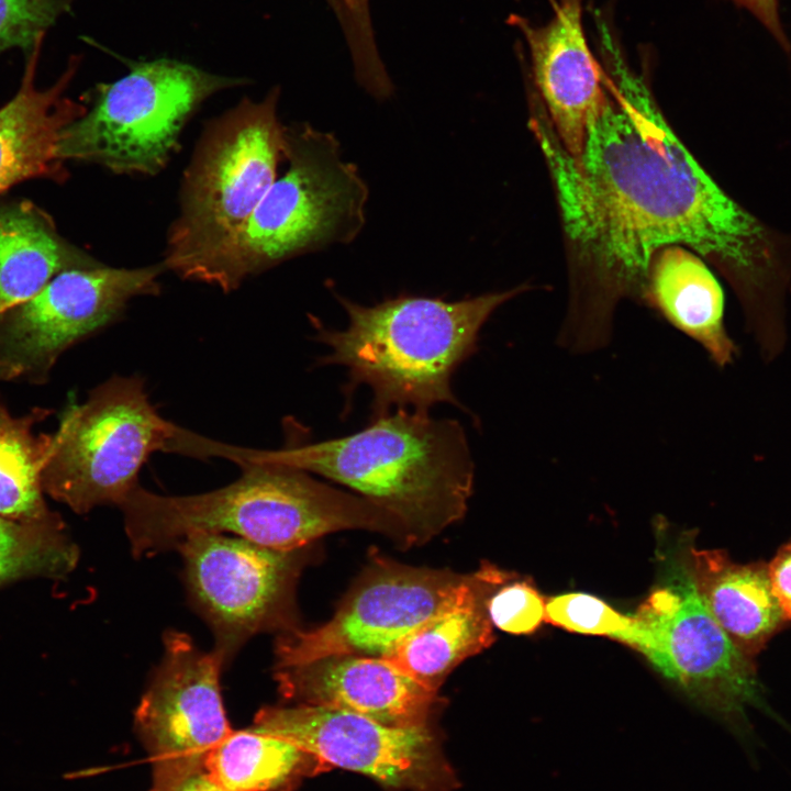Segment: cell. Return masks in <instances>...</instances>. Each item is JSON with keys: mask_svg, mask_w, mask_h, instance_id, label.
<instances>
[{"mask_svg": "<svg viewBox=\"0 0 791 791\" xmlns=\"http://www.w3.org/2000/svg\"><path fill=\"white\" fill-rule=\"evenodd\" d=\"M610 74L608 98L580 155L557 140L542 145L566 231L594 268L580 313L611 326L620 298H644L654 255L679 245L721 271L748 330H776L791 289V232L769 225L718 186L670 129L640 77L621 60L612 62Z\"/></svg>", "mask_w": 791, "mask_h": 791, "instance_id": "obj_1", "label": "cell"}, {"mask_svg": "<svg viewBox=\"0 0 791 791\" xmlns=\"http://www.w3.org/2000/svg\"><path fill=\"white\" fill-rule=\"evenodd\" d=\"M200 439L197 457L226 458L239 466L241 476L216 490L189 495H163L136 486L119 505L133 556L175 549L194 533H229L282 550L350 528L401 534L391 515L361 497L263 458L254 448Z\"/></svg>", "mask_w": 791, "mask_h": 791, "instance_id": "obj_2", "label": "cell"}, {"mask_svg": "<svg viewBox=\"0 0 791 791\" xmlns=\"http://www.w3.org/2000/svg\"><path fill=\"white\" fill-rule=\"evenodd\" d=\"M526 288L457 301L402 293L374 305L336 294L348 324L330 330L313 317L315 339L330 348L317 363L346 367L349 392L359 385L370 388L371 419L393 408L430 414L438 403L466 411L452 390V377L477 352L491 314Z\"/></svg>", "mask_w": 791, "mask_h": 791, "instance_id": "obj_3", "label": "cell"}, {"mask_svg": "<svg viewBox=\"0 0 791 791\" xmlns=\"http://www.w3.org/2000/svg\"><path fill=\"white\" fill-rule=\"evenodd\" d=\"M255 452L354 490L413 541L461 519L472 492L475 465L463 425L411 410L370 419L347 436Z\"/></svg>", "mask_w": 791, "mask_h": 791, "instance_id": "obj_4", "label": "cell"}, {"mask_svg": "<svg viewBox=\"0 0 791 791\" xmlns=\"http://www.w3.org/2000/svg\"><path fill=\"white\" fill-rule=\"evenodd\" d=\"M286 172L237 232L179 277L231 292L288 259L358 236L369 191L335 135L300 123L286 126Z\"/></svg>", "mask_w": 791, "mask_h": 791, "instance_id": "obj_5", "label": "cell"}, {"mask_svg": "<svg viewBox=\"0 0 791 791\" xmlns=\"http://www.w3.org/2000/svg\"><path fill=\"white\" fill-rule=\"evenodd\" d=\"M278 99L279 88L260 101L244 99L202 134L168 231L167 270L179 276L237 232L277 179L287 148Z\"/></svg>", "mask_w": 791, "mask_h": 791, "instance_id": "obj_6", "label": "cell"}, {"mask_svg": "<svg viewBox=\"0 0 791 791\" xmlns=\"http://www.w3.org/2000/svg\"><path fill=\"white\" fill-rule=\"evenodd\" d=\"M178 427L158 413L143 378L114 375L63 412L51 434L44 493L79 514L119 506L149 456L168 452Z\"/></svg>", "mask_w": 791, "mask_h": 791, "instance_id": "obj_7", "label": "cell"}, {"mask_svg": "<svg viewBox=\"0 0 791 791\" xmlns=\"http://www.w3.org/2000/svg\"><path fill=\"white\" fill-rule=\"evenodd\" d=\"M171 59L140 62L99 89L90 110L66 126L57 155L118 175L154 176L179 146L194 110L215 92L245 85Z\"/></svg>", "mask_w": 791, "mask_h": 791, "instance_id": "obj_8", "label": "cell"}, {"mask_svg": "<svg viewBox=\"0 0 791 791\" xmlns=\"http://www.w3.org/2000/svg\"><path fill=\"white\" fill-rule=\"evenodd\" d=\"M619 642L639 651L665 677L721 715L751 760H756L758 738L746 709L757 708L786 726L765 699L754 658L744 655L716 622L687 564L671 583L653 590L631 614Z\"/></svg>", "mask_w": 791, "mask_h": 791, "instance_id": "obj_9", "label": "cell"}, {"mask_svg": "<svg viewBox=\"0 0 791 791\" xmlns=\"http://www.w3.org/2000/svg\"><path fill=\"white\" fill-rule=\"evenodd\" d=\"M177 549L190 601L210 626L225 668L253 636L293 630L292 590L302 548L263 546L236 536L194 533Z\"/></svg>", "mask_w": 791, "mask_h": 791, "instance_id": "obj_10", "label": "cell"}, {"mask_svg": "<svg viewBox=\"0 0 791 791\" xmlns=\"http://www.w3.org/2000/svg\"><path fill=\"white\" fill-rule=\"evenodd\" d=\"M164 261L136 268L66 269L27 301L0 314V381L44 383L75 344L122 316L127 303L160 292Z\"/></svg>", "mask_w": 791, "mask_h": 791, "instance_id": "obj_11", "label": "cell"}, {"mask_svg": "<svg viewBox=\"0 0 791 791\" xmlns=\"http://www.w3.org/2000/svg\"><path fill=\"white\" fill-rule=\"evenodd\" d=\"M254 727L283 737L327 766L368 776L386 788L454 791L455 771L430 725L398 727L320 705L265 706Z\"/></svg>", "mask_w": 791, "mask_h": 791, "instance_id": "obj_12", "label": "cell"}, {"mask_svg": "<svg viewBox=\"0 0 791 791\" xmlns=\"http://www.w3.org/2000/svg\"><path fill=\"white\" fill-rule=\"evenodd\" d=\"M466 576L379 562L333 617L309 631L280 634L276 669L331 656L381 657L439 611Z\"/></svg>", "mask_w": 791, "mask_h": 791, "instance_id": "obj_13", "label": "cell"}, {"mask_svg": "<svg viewBox=\"0 0 791 791\" xmlns=\"http://www.w3.org/2000/svg\"><path fill=\"white\" fill-rule=\"evenodd\" d=\"M223 665L183 632L164 635V655L135 711V728L153 762L154 782L205 769L231 732L220 687Z\"/></svg>", "mask_w": 791, "mask_h": 791, "instance_id": "obj_14", "label": "cell"}, {"mask_svg": "<svg viewBox=\"0 0 791 791\" xmlns=\"http://www.w3.org/2000/svg\"><path fill=\"white\" fill-rule=\"evenodd\" d=\"M583 0H557L553 19L535 26L519 15L510 23L525 37L549 125L573 157L608 98L605 71L591 53L582 25Z\"/></svg>", "mask_w": 791, "mask_h": 791, "instance_id": "obj_15", "label": "cell"}, {"mask_svg": "<svg viewBox=\"0 0 791 791\" xmlns=\"http://www.w3.org/2000/svg\"><path fill=\"white\" fill-rule=\"evenodd\" d=\"M280 693L298 704L354 712L390 726L428 725L439 702L430 690L381 657L331 656L276 669Z\"/></svg>", "mask_w": 791, "mask_h": 791, "instance_id": "obj_16", "label": "cell"}, {"mask_svg": "<svg viewBox=\"0 0 791 791\" xmlns=\"http://www.w3.org/2000/svg\"><path fill=\"white\" fill-rule=\"evenodd\" d=\"M44 37L27 51L24 74L15 96L0 108V194L30 178L66 177L57 155L63 130L86 113L82 104L64 96L77 69L71 59L51 87L36 86V68Z\"/></svg>", "mask_w": 791, "mask_h": 791, "instance_id": "obj_17", "label": "cell"}, {"mask_svg": "<svg viewBox=\"0 0 791 791\" xmlns=\"http://www.w3.org/2000/svg\"><path fill=\"white\" fill-rule=\"evenodd\" d=\"M510 578L490 565L466 576L439 611L381 658L425 688L438 691L454 668L493 643L487 599Z\"/></svg>", "mask_w": 791, "mask_h": 791, "instance_id": "obj_18", "label": "cell"}, {"mask_svg": "<svg viewBox=\"0 0 791 791\" xmlns=\"http://www.w3.org/2000/svg\"><path fill=\"white\" fill-rule=\"evenodd\" d=\"M686 562L716 622L744 655L755 658L787 622L767 564H739L724 550L694 547Z\"/></svg>", "mask_w": 791, "mask_h": 791, "instance_id": "obj_19", "label": "cell"}, {"mask_svg": "<svg viewBox=\"0 0 791 791\" xmlns=\"http://www.w3.org/2000/svg\"><path fill=\"white\" fill-rule=\"evenodd\" d=\"M644 299L716 366L735 360L738 348L725 326L724 291L697 253L679 245L660 248L650 264Z\"/></svg>", "mask_w": 791, "mask_h": 791, "instance_id": "obj_20", "label": "cell"}, {"mask_svg": "<svg viewBox=\"0 0 791 791\" xmlns=\"http://www.w3.org/2000/svg\"><path fill=\"white\" fill-rule=\"evenodd\" d=\"M99 264L65 243L31 203L0 208V314L34 297L59 272Z\"/></svg>", "mask_w": 791, "mask_h": 791, "instance_id": "obj_21", "label": "cell"}, {"mask_svg": "<svg viewBox=\"0 0 791 791\" xmlns=\"http://www.w3.org/2000/svg\"><path fill=\"white\" fill-rule=\"evenodd\" d=\"M328 766L294 743L252 726L231 732L205 760V770L230 791H291Z\"/></svg>", "mask_w": 791, "mask_h": 791, "instance_id": "obj_22", "label": "cell"}, {"mask_svg": "<svg viewBox=\"0 0 791 791\" xmlns=\"http://www.w3.org/2000/svg\"><path fill=\"white\" fill-rule=\"evenodd\" d=\"M45 409L14 416L0 399V516L42 519L52 512L43 499L42 475L51 434H35Z\"/></svg>", "mask_w": 791, "mask_h": 791, "instance_id": "obj_23", "label": "cell"}, {"mask_svg": "<svg viewBox=\"0 0 791 791\" xmlns=\"http://www.w3.org/2000/svg\"><path fill=\"white\" fill-rule=\"evenodd\" d=\"M78 559V548L56 514L33 520L0 516V586L37 576L63 578Z\"/></svg>", "mask_w": 791, "mask_h": 791, "instance_id": "obj_24", "label": "cell"}, {"mask_svg": "<svg viewBox=\"0 0 791 791\" xmlns=\"http://www.w3.org/2000/svg\"><path fill=\"white\" fill-rule=\"evenodd\" d=\"M345 32L356 78L375 98H389L393 86L377 49L369 0H327Z\"/></svg>", "mask_w": 791, "mask_h": 791, "instance_id": "obj_25", "label": "cell"}, {"mask_svg": "<svg viewBox=\"0 0 791 791\" xmlns=\"http://www.w3.org/2000/svg\"><path fill=\"white\" fill-rule=\"evenodd\" d=\"M545 622L568 632L619 642L631 623V614L619 612L594 595L570 592L546 600Z\"/></svg>", "mask_w": 791, "mask_h": 791, "instance_id": "obj_26", "label": "cell"}, {"mask_svg": "<svg viewBox=\"0 0 791 791\" xmlns=\"http://www.w3.org/2000/svg\"><path fill=\"white\" fill-rule=\"evenodd\" d=\"M74 0H0V53L30 51Z\"/></svg>", "mask_w": 791, "mask_h": 791, "instance_id": "obj_27", "label": "cell"}, {"mask_svg": "<svg viewBox=\"0 0 791 791\" xmlns=\"http://www.w3.org/2000/svg\"><path fill=\"white\" fill-rule=\"evenodd\" d=\"M506 581L487 599L491 624L510 634L535 632L545 622V598L528 580Z\"/></svg>", "mask_w": 791, "mask_h": 791, "instance_id": "obj_28", "label": "cell"}, {"mask_svg": "<svg viewBox=\"0 0 791 791\" xmlns=\"http://www.w3.org/2000/svg\"><path fill=\"white\" fill-rule=\"evenodd\" d=\"M773 593L786 621H791V541L767 564Z\"/></svg>", "mask_w": 791, "mask_h": 791, "instance_id": "obj_29", "label": "cell"}, {"mask_svg": "<svg viewBox=\"0 0 791 791\" xmlns=\"http://www.w3.org/2000/svg\"><path fill=\"white\" fill-rule=\"evenodd\" d=\"M748 10L770 32L777 43L787 53L791 44L780 21L778 0H732Z\"/></svg>", "mask_w": 791, "mask_h": 791, "instance_id": "obj_30", "label": "cell"}, {"mask_svg": "<svg viewBox=\"0 0 791 791\" xmlns=\"http://www.w3.org/2000/svg\"><path fill=\"white\" fill-rule=\"evenodd\" d=\"M151 791H230L218 783L205 769L196 770L161 783H153Z\"/></svg>", "mask_w": 791, "mask_h": 791, "instance_id": "obj_31", "label": "cell"}]
</instances>
